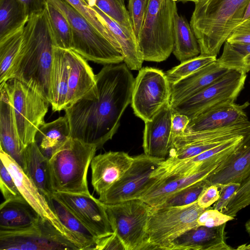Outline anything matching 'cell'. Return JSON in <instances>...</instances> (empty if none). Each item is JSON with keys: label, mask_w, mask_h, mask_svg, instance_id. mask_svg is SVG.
Listing matches in <instances>:
<instances>
[{"label": "cell", "mask_w": 250, "mask_h": 250, "mask_svg": "<svg viewBox=\"0 0 250 250\" xmlns=\"http://www.w3.org/2000/svg\"><path fill=\"white\" fill-rule=\"evenodd\" d=\"M134 82L125 63L105 65L92 89L64 110L71 137L101 148L116 133L131 104Z\"/></svg>", "instance_id": "6da1fadb"}, {"label": "cell", "mask_w": 250, "mask_h": 250, "mask_svg": "<svg viewBox=\"0 0 250 250\" xmlns=\"http://www.w3.org/2000/svg\"><path fill=\"white\" fill-rule=\"evenodd\" d=\"M55 46L46 8L29 16L22 42L7 80L21 82L50 103V79Z\"/></svg>", "instance_id": "7a4b0ae2"}, {"label": "cell", "mask_w": 250, "mask_h": 250, "mask_svg": "<svg viewBox=\"0 0 250 250\" xmlns=\"http://www.w3.org/2000/svg\"><path fill=\"white\" fill-rule=\"evenodd\" d=\"M250 0H200L195 3L190 25L200 54L217 57L223 44L242 21Z\"/></svg>", "instance_id": "3957f363"}, {"label": "cell", "mask_w": 250, "mask_h": 250, "mask_svg": "<svg viewBox=\"0 0 250 250\" xmlns=\"http://www.w3.org/2000/svg\"><path fill=\"white\" fill-rule=\"evenodd\" d=\"M97 150L95 146L71 137L49 161L53 192L90 194L87 171Z\"/></svg>", "instance_id": "277c9868"}, {"label": "cell", "mask_w": 250, "mask_h": 250, "mask_svg": "<svg viewBox=\"0 0 250 250\" xmlns=\"http://www.w3.org/2000/svg\"><path fill=\"white\" fill-rule=\"evenodd\" d=\"M176 0H148L137 40L144 61L161 62L172 53Z\"/></svg>", "instance_id": "5b68a950"}, {"label": "cell", "mask_w": 250, "mask_h": 250, "mask_svg": "<svg viewBox=\"0 0 250 250\" xmlns=\"http://www.w3.org/2000/svg\"><path fill=\"white\" fill-rule=\"evenodd\" d=\"M68 20L72 30L71 49L87 61L103 64L124 62L122 53L80 13L64 0H46Z\"/></svg>", "instance_id": "8992f818"}, {"label": "cell", "mask_w": 250, "mask_h": 250, "mask_svg": "<svg viewBox=\"0 0 250 250\" xmlns=\"http://www.w3.org/2000/svg\"><path fill=\"white\" fill-rule=\"evenodd\" d=\"M2 86L8 93L18 134L24 149L35 142L38 130L45 123L50 103L17 79H9Z\"/></svg>", "instance_id": "52a82bcc"}, {"label": "cell", "mask_w": 250, "mask_h": 250, "mask_svg": "<svg viewBox=\"0 0 250 250\" xmlns=\"http://www.w3.org/2000/svg\"><path fill=\"white\" fill-rule=\"evenodd\" d=\"M206 209L197 201L181 207H152L147 224V250H168L178 236L199 226L197 219Z\"/></svg>", "instance_id": "ba28073f"}, {"label": "cell", "mask_w": 250, "mask_h": 250, "mask_svg": "<svg viewBox=\"0 0 250 250\" xmlns=\"http://www.w3.org/2000/svg\"><path fill=\"white\" fill-rule=\"evenodd\" d=\"M104 205L113 230L125 250H147V224L152 207L140 199Z\"/></svg>", "instance_id": "9c48e42d"}, {"label": "cell", "mask_w": 250, "mask_h": 250, "mask_svg": "<svg viewBox=\"0 0 250 250\" xmlns=\"http://www.w3.org/2000/svg\"><path fill=\"white\" fill-rule=\"evenodd\" d=\"M0 250H82L81 246L41 216L32 226L0 230Z\"/></svg>", "instance_id": "30bf717a"}, {"label": "cell", "mask_w": 250, "mask_h": 250, "mask_svg": "<svg viewBox=\"0 0 250 250\" xmlns=\"http://www.w3.org/2000/svg\"><path fill=\"white\" fill-rule=\"evenodd\" d=\"M247 73L230 69L222 77L200 91L171 106L174 113L190 119L213 107L235 103L243 89Z\"/></svg>", "instance_id": "8fae6325"}, {"label": "cell", "mask_w": 250, "mask_h": 250, "mask_svg": "<svg viewBox=\"0 0 250 250\" xmlns=\"http://www.w3.org/2000/svg\"><path fill=\"white\" fill-rule=\"evenodd\" d=\"M171 84L165 73L157 68L145 67L135 79L131 99L134 114L145 122L152 120L169 103Z\"/></svg>", "instance_id": "7c38bea8"}, {"label": "cell", "mask_w": 250, "mask_h": 250, "mask_svg": "<svg viewBox=\"0 0 250 250\" xmlns=\"http://www.w3.org/2000/svg\"><path fill=\"white\" fill-rule=\"evenodd\" d=\"M133 162L122 177L98 199L104 204H114L139 199L157 180L151 177L152 173L164 161L144 154L134 156Z\"/></svg>", "instance_id": "4fadbf2b"}, {"label": "cell", "mask_w": 250, "mask_h": 250, "mask_svg": "<svg viewBox=\"0 0 250 250\" xmlns=\"http://www.w3.org/2000/svg\"><path fill=\"white\" fill-rule=\"evenodd\" d=\"M63 203L98 239L114 232L105 205L90 194L54 192Z\"/></svg>", "instance_id": "5bb4252c"}, {"label": "cell", "mask_w": 250, "mask_h": 250, "mask_svg": "<svg viewBox=\"0 0 250 250\" xmlns=\"http://www.w3.org/2000/svg\"><path fill=\"white\" fill-rule=\"evenodd\" d=\"M227 157L222 156L208 161L187 174L157 179L139 199L153 208H157L174 193L208 178Z\"/></svg>", "instance_id": "9a60e30c"}, {"label": "cell", "mask_w": 250, "mask_h": 250, "mask_svg": "<svg viewBox=\"0 0 250 250\" xmlns=\"http://www.w3.org/2000/svg\"><path fill=\"white\" fill-rule=\"evenodd\" d=\"M0 159L12 176L20 193L31 207L63 234L81 246L62 225L51 208L46 198L25 174L21 167L1 149H0Z\"/></svg>", "instance_id": "2e32d148"}, {"label": "cell", "mask_w": 250, "mask_h": 250, "mask_svg": "<svg viewBox=\"0 0 250 250\" xmlns=\"http://www.w3.org/2000/svg\"><path fill=\"white\" fill-rule=\"evenodd\" d=\"M134 157L123 151H108L91 160V184L99 195L108 189L130 167Z\"/></svg>", "instance_id": "e0dca14e"}, {"label": "cell", "mask_w": 250, "mask_h": 250, "mask_svg": "<svg viewBox=\"0 0 250 250\" xmlns=\"http://www.w3.org/2000/svg\"><path fill=\"white\" fill-rule=\"evenodd\" d=\"M173 114L168 103L151 121L145 122L143 147L147 156L162 160L166 159L172 145L171 127Z\"/></svg>", "instance_id": "ac0fdd59"}, {"label": "cell", "mask_w": 250, "mask_h": 250, "mask_svg": "<svg viewBox=\"0 0 250 250\" xmlns=\"http://www.w3.org/2000/svg\"><path fill=\"white\" fill-rule=\"evenodd\" d=\"M227 223L209 228L198 226L178 236L171 244L168 250H232L226 241Z\"/></svg>", "instance_id": "d6986e66"}, {"label": "cell", "mask_w": 250, "mask_h": 250, "mask_svg": "<svg viewBox=\"0 0 250 250\" xmlns=\"http://www.w3.org/2000/svg\"><path fill=\"white\" fill-rule=\"evenodd\" d=\"M249 102L243 104L227 103L213 107L190 119L185 133L220 128L248 120L245 109Z\"/></svg>", "instance_id": "ffe728a7"}, {"label": "cell", "mask_w": 250, "mask_h": 250, "mask_svg": "<svg viewBox=\"0 0 250 250\" xmlns=\"http://www.w3.org/2000/svg\"><path fill=\"white\" fill-rule=\"evenodd\" d=\"M250 174V133L206 179L210 185L241 183Z\"/></svg>", "instance_id": "44dd1931"}, {"label": "cell", "mask_w": 250, "mask_h": 250, "mask_svg": "<svg viewBox=\"0 0 250 250\" xmlns=\"http://www.w3.org/2000/svg\"><path fill=\"white\" fill-rule=\"evenodd\" d=\"M245 137L240 136L233 138L193 157L173 164L163 165L161 163L152 174L151 177L162 179L189 173L200 167L206 161L221 156L231 154Z\"/></svg>", "instance_id": "7402d4cb"}, {"label": "cell", "mask_w": 250, "mask_h": 250, "mask_svg": "<svg viewBox=\"0 0 250 250\" xmlns=\"http://www.w3.org/2000/svg\"><path fill=\"white\" fill-rule=\"evenodd\" d=\"M229 69L215 61L171 85V106L202 90L224 75Z\"/></svg>", "instance_id": "603a6c76"}, {"label": "cell", "mask_w": 250, "mask_h": 250, "mask_svg": "<svg viewBox=\"0 0 250 250\" xmlns=\"http://www.w3.org/2000/svg\"><path fill=\"white\" fill-rule=\"evenodd\" d=\"M67 56L68 94L65 109L85 96L96 83V75L86 60L72 49H67Z\"/></svg>", "instance_id": "cb8c5ba5"}, {"label": "cell", "mask_w": 250, "mask_h": 250, "mask_svg": "<svg viewBox=\"0 0 250 250\" xmlns=\"http://www.w3.org/2000/svg\"><path fill=\"white\" fill-rule=\"evenodd\" d=\"M0 149L22 168L24 148L18 134L12 106L3 86L0 88Z\"/></svg>", "instance_id": "d4e9b609"}, {"label": "cell", "mask_w": 250, "mask_h": 250, "mask_svg": "<svg viewBox=\"0 0 250 250\" xmlns=\"http://www.w3.org/2000/svg\"><path fill=\"white\" fill-rule=\"evenodd\" d=\"M250 133V121L248 120L215 129L184 133L174 139L171 148L192 144L224 143L238 137H246Z\"/></svg>", "instance_id": "484cf974"}, {"label": "cell", "mask_w": 250, "mask_h": 250, "mask_svg": "<svg viewBox=\"0 0 250 250\" xmlns=\"http://www.w3.org/2000/svg\"><path fill=\"white\" fill-rule=\"evenodd\" d=\"M68 80L67 49L55 46L50 79V104L54 112L66 108Z\"/></svg>", "instance_id": "4316f807"}, {"label": "cell", "mask_w": 250, "mask_h": 250, "mask_svg": "<svg viewBox=\"0 0 250 250\" xmlns=\"http://www.w3.org/2000/svg\"><path fill=\"white\" fill-rule=\"evenodd\" d=\"M22 169L46 197L51 196L52 188L49 169V160L40 150L35 142L27 146L23 152Z\"/></svg>", "instance_id": "83f0119b"}, {"label": "cell", "mask_w": 250, "mask_h": 250, "mask_svg": "<svg viewBox=\"0 0 250 250\" xmlns=\"http://www.w3.org/2000/svg\"><path fill=\"white\" fill-rule=\"evenodd\" d=\"M71 137L68 121L64 115L43 124L38 130L34 142L49 160Z\"/></svg>", "instance_id": "f1b7e54d"}, {"label": "cell", "mask_w": 250, "mask_h": 250, "mask_svg": "<svg viewBox=\"0 0 250 250\" xmlns=\"http://www.w3.org/2000/svg\"><path fill=\"white\" fill-rule=\"evenodd\" d=\"M40 216L25 199L5 200L0 206V230L28 228Z\"/></svg>", "instance_id": "f546056e"}, {"label": "cell", "mask_w": 250, "mask_h": 250, "mask_svg": "<svg viewBox=\"0 0 250 250\" xmlns=\"http://www.w3.org/2000/svg\"><path fill=\"white\" fill-rule=\"evenodd\" d=\"M47 201L60 221L82 247V250H93L98 239L87 228L53 193Z\"/></svg>", "instance_id": "4dcf8cb0"}, {"label": "cell", "mask_w": 250, "mask_h": 250, "mask_svg": "<svg viewBox=\"0 0 250 250\" xmlns=\"http://www.w3.org/2000/svg\"><path fill=\"white\" fill-rule=\"evenodd\" d=\"M173 54L181 62L200 54L197 40L187 19L177 12L174 22Z\"/></svg>", "instance_id": "1f68e13d"}, {"label": "cell", "mask_w": 250, "mask_h": 250, "mask_svg": "<svg viewBox=\"0 0 250 250\" xmlns=\"http://www.w3.org/2000/svg\"><path fill=\"white\" fill-rule=\"evenodd\" d=\"M29 17L19 0H0V39L24 26Z\"/></svg>", "instance_id": "d6a6232c"}, {"label": "cell", "mask_w": 250, "mask_h": 250, "mask_svg": "<svg viewBox=\"0 0 250 250\" xmlns=\"http://www.w3.org/2000/svg\"><path fill=\"white\" fill-rule=\"evenodd\" d=\"M24 26L0 39V87L7 81L21 49Z\"/></svg>", "instance_id": "836d02e7"}, {"label": "cell", "mask_w": 250, "mask_h": 250, "mask_svg": "<svg viewBox=\"0 0 250 250\" xmlns=\"http://www.w3.org/2000/svg\"><path fill=\"white\" fill-rule=\"evenodd\" d=\"M217 61L224 67L248 73L250 71V43L226 41L223 53Z\"/></svg>", "instance_id": "e575fe53"}, {"label": "cell", "mask_w": 250, "mask_h": 250, "mask_svg": "<svg viewBox=\"0 0 250 250\" xmlns=\"http://www.w3.org/2000/svg\"><path fill=\"white\" fill-rule=\"evenodd\" d=\"M46 2V9L55 46L71 49L72 30L68 20L55 5Z\"/></svg>", "instance_id": "d590c367"}, {"label": "cell", "mask_w": 250, "mask_h": 250, "mask_svg": "<svg viewBox=\"0 0 250 250\" xmlns=\"http://www.w3.org/2000/svg\"><path fill=\"white\" fill-rule=\"evenodd\" d=\"M217 60L216 56L200 54L183 62L165 74L170 84H173Z\"/></svg>", "instance_id": "8d00e7d4"}, {"label": "cell", "mask_w": 250, "mask_h": 250, "mask_svg": "<svg viewBox=\"0 0 250 250\" xmlns=\"http://www.w3.org/2000/svg\"><path fill=\"white\" fill-rule=\"evenodd\" d=\"M125 0H90L91 6L95 5L103 12L118 24L134 33Z\"/></svg>", "instance_id": "74e56055"}, {"label": "cell", "mask_w": 250, "mask_h": 250, "mask_svg": "<svg viewBox=\"0 0 250 250\" xmlns=\"http://www.w3.org/2000/svg\"><path fill=\"white\" fill-rule=\"evenodd\" d=\"M210 185L206 179L196 182L169 196L159 207H181L197 201L204 189Z\"/></svg>", "instance_id": "f35d334b"}, {"label": "cell", "mask_w": 250, "mask_h": 250, "mask_svg": "<svg viewBox=\"0 0 250 250\" xmlns=\"http://www.w3.org/2000/svg\"><path fill=\"white\" fill-rule=\"evenodd\" d=\"M64 0L80 13L116 47L115 42L104 19L89 5L86 0Z\"/></svg>", "instance_id": "ab89813d"}, {"label": "cell", "mask_w": 250, "mask_h": 250, "mask_svg": "<svg viewBox=\"0 0 250 250\" xmlns=\"http://www.w3.org/2000/svg\"><path fill=\"white\" fill-rule=\"evenodd\" d=\"M250 205V174L241 183L223 213L235 217L242 209Z\"/></svg>", "instance_id": "60d3db41"}, {"label": "cell", "mask_w": 250, "mask_h": 250, "mask_svg": "<svg viewBox=\"0 0 250 250\" xmlns=\"http://www.w3.org/2000/svg\"><path fill=\"white\" fill-rule=\"evenodd\" d=\"M0 189L5 200L24 199L20 193L12 176L1 160Z\"/></svg>", "instance_id": "b9f144b4"}, {"label": "cell", "mask_w": 250, "mask_h": 250, "mask_svg": "<svg viewBox=\"0 0 250 250\" xmlns=\"http://www.w3.org/2000/svg\"><path fill=\"white\" fill-rule=\"evenodd\" d=\"M147 3L148 0H128L127 10L136 39L142 28Z\"/></svg>", "instance_id": "7bdbcfd3"}, {"label": "cell", "mask_w": 250, "mask_h": 250, "mask_svg": "<svg viewBox=\"0 0 250 250\" xmlns=\"http://www.w3.org/2000/svg\"><path fill=\"white\" fill-rule=\"evenodd\" d=\"M234 219V218L215 209H205L197 219L199 226L216 227Z\"/></svg>", "instance_id": "ee69618b"}, {"label": "cell", "mask_w": 250, "mask_h": 250, "mask_svg": "<svg viewBox=\"0 0 250 250\" xmlns=\"http://www.w3.org/2000/svg\"><path fill=\"white\" fill-rule=\"evenodd\" d=\"M220 188V194L218 200L215 202L213 208L222 212L226 208L230 198L240 187L239 183H229L226 184L218 185Z\"/></svg>", "instance_id": "f6af8a7d"}, {"label": "cell", "mask_w": 250, "mask_h": 250, "mask_svg": "<svg viewBox=\"0 0 250 250\" xmlns=\"http://www.w3.org/2000/svg\"><path fill=\"white\" fill-rule=\"evenodd\" d=\"M231 43H250V18L242 22L227 40Z\"/></svg>", "instance_id": "bcb514c9"}, {"label": "cell", "mask_w": 250, "mask_h": 250, "mask_svg": "<svg viewBox=\"0 0 250 250\" xmlns=\"http://www.w3.org/2000/svg\"><path fill=\"white\" fill-rule=\"evenodd\" d=\"M220 194L219 186L215 184L210 185L202 192L197 201V204L202 208H209L218 200Z\"/></svg>", "instance_id": "7dc6e473"}, {"label": "cell", "mask_w": 250, "mask_h": 250, "mask_svg": "<svg viewBox=\"0 0 250 250\" xmlns=\"http://www.w3.org/2000/svg\"><path fill=\"white\" fill-rule=\"evenodd\" d=\"M93 250H125L124 245L115 232L97 240Z\"/></svg>", "instance_id": "c3c4849f"}, {"label": "cell", "mask_w": 250, "mask_h": 250, "mask_svg": "<svg viewBox=\"0 0 250 250\" xmlns=\"http://www.w3.org/2000/svg\"><path fill=\"white\" fill-rule=\"evenodd\" d=\"M190 119L186 115L173 112L171 120V138L172 144L174 139L185 133Z\"/></svg>", "instance_id": "681fc988"}, {"label": "cell", "mask_w": 250, "mask_h": 250, "mask_svg": "<svg viewBox=\"0 0 250 250\" xmlns=\"http://www.w3.org/2000/svg\"><path fill=\"white\" fill-rule=\"evenodd\" d=\"M23 6L27 15H31L43 11L46 5V0H19Z\"/></svg>", "instance_id": "f907efd6"}, {"label": "cell", "mask_w": 250, "mask_h": 250, "mask_svg": "<svg viewBox=\"0 0 250 250\" xmlns=\"http://www.w3.org/2000/svg\"><path fill=\"white\" fill-rule=\"evenodd\" d=\"M250 18V0L248 3V5L247 7L246 10L245 11V13L242 20L243 21Z\"/></svg>", "instance_id": "816d5d0a"}, {"label": "cell", "mask_w": 250, "mask_h": 250, "mask_svg": "<svg viewBox=\"0 0 250 250\" xmlns=\"http://www.w3.org/2000/svg\"><path fill=\"white\" fill-rule=\"evenodd\" d=\"M236 250H250V245L244 244L238 247Z\"/></svg>", "instance_id": "f5cc1de1"}, {"label": "cell", "mask_w": 250, "mask_h": 250, "mask_svg": "<svg viewBox=\"0 0 250 250\" xmlns=\"http://www.w3.org/2000/svg\"><path fill=\"white\" fill-rule=\"evenodd\" d=\"M245 226L246 231L250 235V219L246 222Z\"/></svg>", "instance_id": "db71d44e"}, {"label": "cell", "mask_w": 250, "mask_h": 250, "mask_svg": "<svg viewBox=\"0 0 250 250\" xmlns=\"http://www.w3.org/2000/svg\"><path fill=\"white\" fill-rule=\"evenodd\" d=\"M200 0H176L177 2H182L183 3L187 2L188 1H191L195 3H197L199 2Z\"/></svg>", "instance_id": "11a10c76"}]
</instances>
